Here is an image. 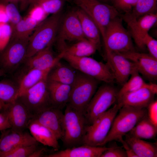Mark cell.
<instances>
[{
  "mask_svg": "<svg viewBox=\"0 0 157 157\" xmlns=\"http://www.w3.org/2000/svg\"><path fill=\"white\" fill-rule=\"evenodd\" d=\"M61 18L60 12L52 15L37 26L29 37L26 59L51 46L56 38Z\"/></svg>",
  "mask_w": 157,
  "mask_h": 157,
  "instance_id": "6da1fadb",
  "label": "cell"
},
{
  "mask_svg": "<svg viewBox=\"0 0 157 157\" xmlns=\"http://www.w3.org/2000/svg\"><path fill=\"white\" fill-rule=\"evenodd\" d=\"M89 125L84 114L67 104L64 113L61 139L64 145L67 148L83 145Z\"/></svg>",
  "mask_w": 157,
  "mask_h": 157,
  "instance_id": "7a4b0ae2",
  "label": "cell"
},
{
  "mask_svg": "<svg viewBox=\"0 0 157 157\" xmlns=\"http://www.w3.org/2000/svg\"><path fill=\"white\" fill-rule=\"evenodd\" d=\"M118 112L104 142L103 146L112 141H118L147 115L146 108H138L127 106H122Z\"/></svg>",
  "mask_w": 157,
  "mask_h": 157,
  "instance_id": "3957f363",
  "label": "cell"
},
{
  "mask_svg": "<svg viewBox=\"0 0 157 157\" xmlns=\"http://www.w3.org/2000/svg\"><path fill=\"white\" fill-rule=\"evenodd\" d=\"M72 0L94 22L102 38L110 24L115 19L121 16L114 6L97 0Z\"/></svg>",
  "mask_w": 157,
  "mask_h": 157,
  "instance_id": "277c9868",
  "label": "cell"
},
{
  "mask_svg": "<svg viewBox=\"0 0 157 157\" xmlns=\"http://www.w3.org/2000/svg\"><path fill=\"white\" fill-rule=\"evenodd\" d=\"M99 81L78 71L67 104L84 114L97 90Z\"/></svg>",
  "mask_w": 157,
  "mask_h": 157,
  "instance_id": "5b68a950",
  "label": "cell"
},
{
  "mask_svg": "<svg viewBox=\"0 0 157 157\" xmlns=\"http://www.w3.org/2000/svg\"><path fill=\"white\" fill-rule=\"evenodd\" d=\"M121 16L112 21L107 27L103 40L105 52L122 53L135 51L132 37L122 24Z\"/></svg>",
  "mask_w": 157,
  "mask_h": 157,
  "instance_id": "8992f818",
  "label": "cell"
},
{
  "mask_svg": "<svg viewBox=\"0 0 157 157\" xmlns=\"http://www.w3.org/2000/svg\"><path fill=\"white\" fill-rule=\"evenodd\" d=\"M62 58L78 71L97 81L112 84L115 81L113 76L106 63L88 57H77L65 53Z\"/></svg>",
  "mask_w": 157,
  "mask_h": 157,
  "instance_id": "52a82bcc",
  "label": "cell"
},
{
  "mask_svg": "<svg viewBox=\"0 0 157 157\" xmlns=\"http://www.w3.org/2000/svg\"><path fill=\"white\" fill-rule=\"evenodd\" d=\"M112 84L106 83L100 86L88 104L85 115L89 125L117 101L119 90Z\"/></svg>",
  "mask_w": 157,
  "mask_h": 157,
  "instance_id": "ba28073f",
  "label": "cell"
},
{
  "mask_svg": "<svg viewBox=\"0 0 157 157\" xmlns=\"http://www.w3.org/2000/svg\"><path fill=\"white\" fill-rule=\"evenodd\" d=\"M121 108L117 104L89 125L85 136L83 144L102 146L110 129L113 121Z\"/></svg>",
  "mask_w": 157,
  "mask_h": 157,
  "instance_id": "9c48e42d",
  "label": "cell"
},
{
  "mask_svg": "<svg viewBox=\"0 0 157 157\" xmlns=\"http://www.w3.org/2000/svg\"><path fill=\"white\" fill-rule=\"evenodd\" d=\"M17 98L33 116L52 105L47 86V78L31 87Z\"/></svg>",
  "mask_w": 157,
  "mask_h": 157,
  "instance_id": "30bf717a",
  "label": "cell"
},
{
  "mask_svg": "<svg viewBox=\"0 0 157 157\" xmlns=\"http://www.w3.org/2000/svg\"><path fill=\"white\" fill-rule=\"evenodd\" d=\"M29 38H10L7 45L0 52V65L3 69L12 71L23 63L26 59Z\"/></svg>",
  "mask_w": 157,
  "mask_h": 157,
  "instance_id": "8fae6325",
  "label": "cell"
},
{
  "mask_svg": "<svg viewBox=\"0 0 157 157\" xmlns=\"http://www.w3.org/2000/svg\"><path fill=\"white\" fill-rule=\"evenodd\" d=\"M57 34V46L60 52L67 45V42L86 39L76 10L69 12L65 15L61 22Z\"/></svg>",
  "mask_w": 157,
  "mask_h": 157,
  "instance_id": "7c38bea8",
  "label": "cell"
},
{
  "mask_svg": "<svg viewBox=\"0 0 157 157\" xmlns=\"http://www.w3.org/2000/svg\"><path fill=\"white\" fill-rule=\"evenodd\" d=\"M105 57L115 81L120 85H122L132 74L138 71L133 62L118 53L105 52Z\"/></svg>",
  "mask_w": 157,
  "mask_h": 157,
  "instance_id": "4fadbf2b",
  "label": "cell"
},
{
  "mask_svg": "<svg viewBox=\"0 0 157 157\" xmlns=\"http://www.w3.org/2000/svg\"><path fill=\"white\" fill-rule=\"evenodd\" d=\"M1 110L7 116L10 129L15 131H24L33 118L26 106L18 98L5 104Z\"/></svg>",
  "mask_w": 157,
  "mask_h": 157,
  "instance_id": "5bb4252c",
  "label": "cell"
},
{
  "mask_svg": "<svg viewBox=\"0 0 157 157\" xmlns=\"http://www.w3.org/2000/svg\"><path fill=\"white\" fill-rule=\"evenodd\" d=\"M122 19L127 24L129 31L137 46L141 50L145 49L142 39L156 23L157 13L147 14L137 18Z\"/></svg>",
  "mask_w": 157,
  "mask_h": 157,
  "instance_id": "9a60e30c",
  "label": "cell"
},
{
  "mask_svg": "<svg viewBox=\"0 0 157 157\" xmlns=\"http://www.w3.org/2000/svg\"><path fill=\"white\" fill-rule=\"evenodd\" d=\"M61 109L51 106L33 116V119L51 130L58 140L63 135L64 113Z\"/></svg>",
  "mask_w": 157,
  "mask_h": 157,
  "instance_id": "2e32d148",
  "label": "cell"
},
{
  "mask_svg": "<svg viewBox=\"0 0 157 157\" xmlns=\"http://www.w3.org/2000/svg\"><path fill=\"white\" fill-rule=\"evenodd\" d=\"M128 59L135 65L138 72L151 81L157 78V59L149 54L135 51L118 53Z\"/></svg>",
  "mask_w": 157,
  "mask_h": 157,
  "instance_id": "e0dca14e",
  "label": "cell"
},
{
  "mask_svg": "<svg viewBox=\"0 0 157 157\" xmlns=\"http://www.w3.org/2000/svg\"><path fill=\"white\" fill-rule=\"evenodd\" d=\"M51 46L37 52L32 56L26 58L25 63L24 74L33 69H44L52 67L62 58L64 51L60 52L55 56L51 49Z\"/></svg>",
  "mask_w": 157,
  "mask_h": 157,
  "instance_id": "ac0fdd59",
  "label": "cell"
},
{
  "mask_svg": "<svg viewBox=\"0 0 157 157\" xmlns=\"http://www.w3.org/2000/svg\"><path fill=\"white\" fill-rule=\"evenodd\" d=\"M9 130L1 138V153L8 152L23 146L38 144L31 134L24 131H15L11 129Z\"/></svg>",
  "mask_w": 157,
  "mask_h": 157,
  "instance_id": "d6986e66",
  "label": "cell"
},
{
  "mask_svg": "<svg viewBox=\"0 0 157 157\" xmlns=\"http://www.w3.org/2000/svg\"><path fill=\"white\" fill-rule=\"evenodd\" d=\"M155 94L147 88H142L118 97L117 103L121 107L127 106L138 108H146L154 100Z\"/></svg>",
  "mask_w": 157,
  "mask_h": 157,
  "instance_id": "ffe728a7",
  "label": "cell"
},
{
  "mask_svg": "<svg viewBox=\"0 0 157 157\" xmlns=\"http://www.w3.org/2000/svg\"><path fill=\"white\" fill-rule=\"evenodd\" d=\"M109 147L93 146L83 144L67 148L52 154L45 157H100Z\"/></svg>",
  "mask_w": 157,
  "mask_h": 157,
  "instance_id": "44dd1931",
  "label": "cell"
},
{
  "mask_svg": "<svg viewBox=\"0 0 157 157\" xmlns=\"http://www.w3.org/2000/svg\"><path fill=\"white\" fill-rule=\"evenodd\" d=\"M27 128L38 142L51 147L55 151H58L60 148L58 140L48 128L33 119L29 123Z\"/></svg>",
  "mask_w": 157,
  "mask_h": 157,
  "instance_id": "7402d4cb",
  "label": "cell"
},
{
  "mask_svg": "<svg viewBox=\"0 0 157 157\" xmlns=\"http://www.w3.org/2000/svg\"><path fill=\"white\" fill-rule=\"evenodd\" d=\"M47 88L53 106L62 109L68 104L71 86L47 80Z\"/></svg>",
  "mask_w": 157,
  "mask_h": 157,
  "instance_id": "603a6c76",
  "label": "cell"
},
{
  "mask_svg": "<svg viewBox=\"0 0 157 157\" xmlns=\"http://www.w3.org/2000/svg\"><path fill=\"white\" fill-rule=\"evenodd\" d=\"M80 21L84 36L87 40L99 49L101 45V33L94 22L82 10H76Z\"/></svg>",
  "mask_w": 157,
  "mask_h": 157,
  "instance_id": "cb8c5ba5",
  "label": "cell"
},
{
  "mask_svg": "<svg viewBox=\"0 0 157 157\" xmlns=\"http://www.w3.org/2000/svg\"><path fill=\"white\" fill-rule=\"evenodd\" d=\"M74 69L71 66L69 67L61 63L60 60L49 71L47 80L71 86L76 76V72H74Z\"/></svg>",
  "mask_w": 157,
  "mask_h": 157,
  "instance_id": "d4e9b609",
  "label": "cell"
},
{
  "mask_svg": "<svg viewBox=\"0 0 157 157\" xmlns=\"http://www.w3.org/2000/svg\"><path fill=\"white\" fill-rule=\"evenodd\" d=\"M125 140L133 149L138 157H157V144L137 138L127 133Z\"/></svg>",
  "mask_w": 157,
  "mask_h": 157,
  "instance_id": "484cf974",
  "label": "cell"
},
{
  "mask_svg": "<svg viewBox=\"0 0 157 157\" xmlns=\"http://www.w3.org/2000/svg\"><path fill=\"white\" fill-rule=\"evenodd\" d=\"M52 67L44 69H33L24 74L18 83L19 91L17 97L40 81L47 78Z\"/></svg>",
  "mask_w": 157,
  "mask_h": 157,
  "instance_id": "4316f807",
  "label": "cell"
},
{
  "mask_svg": "<svg viewBox=\"0 0 157 157\" xmlns=\"http://www.w3.org/2000/svg\"><path fill=\"white\" fill-rule=\"evenodd\" d=\"M157 133V126L150 121L147 114L137 123L128 134L137 138L147 139L154 138Z\"/></svg>",
  "mask_w": 157,
  "mask_h": 157,
  "instance_id": "83f0119b",
  "label": "cell"
},
{
  "mask_svg": "<svg viewBox=\"0 0 157 157\" xmlns=\"http://www.w3.org/2000/svg\"><path fill=\"white\" fill-rule=\"evenodd\" d=\"M97 49L95 45L85 39L66 45L61 51H64L65 53L74 56L84 57L93 54Z\"/></svg>",
  "mask_w": 157,
  "mask_h": 157,
  "instance_id": "f1b7e54d",
  "label": "cell"
},
{
  "mask_svg": "<svg viewBox=\"0 0 157 157\" xmlns=\"http://www.w3.org/2000/svg\"><path fill=\"white\" fill-rule=\"evenodd\" d=\"M157 0H138L130 12L121 15L123 19L138 18L144 15L157 13Z\"/></svg>",
  "mask_w": 157,
  "mask_h": 157,
  "instance_id": "f546056e",
  "label": "cell"
},
{
  "mask_svg": "<svg viewBox=\"0 0 157 157\" xmlns=\"http://www.w3.org/2000/svg\"><path fill=\"white\" fill-rule=\"evenodd\" d=\"M38 22L29 15L22 19L12 29L10 38L25 39L29 38L36 28Z\"/></svg>",
  "mask_w": 157,
  "mask_h": 157,
  "instance_id": "4dcf8cb0",
  "label": "cell"
},
{
  "mask_svg": "<svg viewBox=\"0 0 157 157\" xmlns=\"http://www.w3.org/2000/svg\"><path fill=\"white\" fill-rule=\"evenodd\" d=\"M138 71H136L131 75V77L122 85L119 90L118 97L126 93L134 91L140 89L145 88L151 90L152 86L151 82L146 83L140 75Z\"/></svg>",
  "mask_w": 157,
  "mask_h": 157,
  "instance_id": "1f68e13d",
  "label": "cell"
},
{
  "mask_svg": "<svg viewBox=\"0 0 157 157\" xmlns=\"http://www.w3.org/2000/svg\"><path fill=\"white\" fill-rule=\"evenodd\" d=\"M18 83L9 80L0 82V101L5 104L11 102L17 97Z\"/></svg>",
  "mask_w": 157,
  "mask_h": 157,
  "instance_id": "d6a6232c",
  "label": "cell"
},
{
  "mask_svg": "<svg viewBox=\"0 0 157 157\" xmlns=\"http://www.w3.org/2000/svg\"><path fill=\"white\" fill-rule=\"evenodd\" d=\"M38 147V144L19 147L8 152L0 153V157H29Z\"/></svg>",
  "mask_w": 157,
  "mask_h": 157,
  "instance_id": "836d02e7",
  "label": "cell"
},
{
  "mask_svg": "<svg viewBox=\"0 0 157 157\" xmlns=\"http://www.w3.org/2000/svg\"><path fill=\"white\" fill-rule=\"evenodd\" d=\"M65 0H48L36 4L39 5L44 13L55 14L60 12Z\"/></svg>",
  "mask_w": 157,
  "mask_h": 157,
  "instance_id": "e575fe53",
  "label": "cell"
},
{
  "mask_svg": "<svg viewBox=\"0 0 157 157\" xmlns=\"http://www.w3.org/2000/svg\"><path fill=\"white\" fill-rule=\"evenodd\" d=\"M5 7L12 29L22 19L17 9L14 4L9 3L5 6Z\"/></svg>",
  "mask_w": 157,
  "mask_h": 157,
  "instance_id": "d590c367",
  "label": "cell"
},
{
  "mask_svg": "<svg viewBox=\"0 0 157 157\" xmlns=\"http://www.w3.org/2000/svg\"><path fill=\"white\" fill-rule=\"evenodd\" d=\"M12 29L10 25L0 23V52L9 42L11 35Z\"/></svg>",
  "mask_w": 157,
  "mask_h": 157,
  "instance_id": "8d00e7d4",
  "label": "cell"
},
{
  "mask_svg": "<svg viewBox=\"0 0 157 157\" xmlns=\"http://www.w3.org/2000/svg\"><path fill=\"white\" fill-rule=\"evenodd\" d=\"M138 0H113L112 4L119 12H131Z\"/></svg>",
  "mask_w": 157,
  "mask_h": 157,
  "instance_id": "74e56055",
  "label": "cell"
},
{
  "mask_svg": "<svg viewBox=\"0 0 157 157\" xmlns=\"http://www.w3.org/2000/svg\"><path fill=\"white\" fill-rule=\"evenodd\" d=\"M142 42L144 47L147 48L149 54L157 59V41L149 33H147L143 38Z\"/></svg>",
  "mask_w": 157,
  "mask_h": 157,
  "instance_id": "f35d334b",
  "label": "cell"
},
{
  "mask_svg": "<svg viewBox=\"0 0 157 157\" xmlns=\"http://www.w3.org/2000/svg\"><path fill=\"white\" fill-rule=\"evenodd\" d=\"M100 157H127L124 149L120 147H109Z\"/></svg>",
  "mask_w": 157,
  "mask_h": 157,
  "instance_id": "ab89813d",
  "label": "cell"
},
{
  "mask_svg": "<svg viewBox=\"0 0 157 157\" xmlns=\"http://www.w3.org/2000/svg\"><path fill=\"white\" fill-rule=\"evenodd\" d=\"M147 114L150 121L157 126V101L154 100L147 107Z\"/></svg>",
  "mask_w": 157,
  "mask_h": 157,
  "instance_id": "60d3db41",
  "label": "cell"
},
{
  "mask_svg": "<svg viewBox=\"0 0 157 157\" xmlns=\"http://www.w3.org/2000/svg\"><path fill=\"white\" fill-rule=\"evenodd\" d=\"M0 112V131H3L11 128V126L7 115L3 111Z\"/></svg>",
  "mask_w": 157,
  "mask_h": 157,
  "instance_id": "b9f144b4",
  "label": "cell"
},
{
  "mask_svg": "<svg viewBox=\"0 0 157 157\" xmlns=\"http://www.w3.org/2000/svg\"><path fill=\"white\" fill-rule=\"evenodd\" d=\"M122 144L126 154L127 157H138L133 149L123 138L120 139L118 141Z\"/></svg>",
  "mask_w": 157,
  "mask_h": 157,
  "instance_id": "7bdbcfd3",
  "label": "cell"
},
{
  "mask_svg": "<svg viewBox=\"0 0 157 157\" xmlns=\"http://www.w3.org/2000/svg\"><path fill=\"white\" fill-rule=\"evenodd\" d=\"M9 21L7 15L5 6L0 4V23H5Z\"/></svg>",
  "mask_w": 157,
  "mask_h": 157,
  "instance_id": "ee69618b",
  "label": "cell"
},
{
  "mask_svg": "<svg viewBox=\"0 0 157 157\" xmlns=\"http://www.w3.org/2000/svg\"><path fill=\"white\" fill-rule=\"evenodd\" d=\"M46 149L45 147H38L29 156V157H45L47 155Z\"/></svg>",
  "mask_w": 157,
  "mask_h": 157,
  "instance_id": "f6af8a7d",
  "label": "cell"
},
{
  "mask_svg": "<svg viewBox=\"0 0 157 157\" xmlns=\"http://www.w3.org/2000/svg\"><path fill=\"white\" fill-rule=\"evenodd\" d=\"M31 0H21V9H23L26 8L28 4L30 3Z\"/></svg>",
  "mask_w": 157,
  "mask_h": 157,
  "instance_id": "bcb514c9",
  "label": "cell"
},
{
  "mask_svg": "<svg viewBox=\"0 0 157 157\" xmlns=\"http://www.w3.org/2000/svg\"><path fill=\"white\" fill-rule=\"evenodd\" d=\"M48 0H31L30 3H32L34 5L37 4L41 2ZM66 1L70 2L71 0H65Z\"/></svg>",
  "mask_w": 157,
  "mask_h": 157,
  "instance_id": "7dc6e473",
  "label": "cell"
},
{
  "mask_svg": "<svg viewBox=\"0 0 157 157\" xmlns=\"http://www.w3.org/2000/svg\"><path fill=\"white\" fill-rule=\"evenodd\" d=\"M98 1H99L100 2L110 4V3H112V2L113 1V0H97Z\"/></svg>",
  "mask_w": 157,
  "mask_h": 157,
  "instance_id": "c3c4849f",
  "label": "cell"
},
{
  "mask_svg": "<svg viewBox=\"0 0 157 157\" xmlns=\"http://www.w3.org/2000/svg\"><path fill=\"white\" fill-rule=\"evenodd\" d=\"M5 104L4 103L0 101V112L3 108Z\"/></svg>",
  "mask_w": 157,
  "mask_h": 157,
  "instance_id": "681fc988",
  "label": "cell"
},
{
  "mask_svg": "<svg viewBox=\"0 0 157 157\" xmlns=\"http://www.w3.org/2000/svg\"><path fill=\"white\" fill-rule=\"evenodd\" d=\"M1 74H2L1 72V70H0V76H1Z\"/></svg>",
  "mask_w": 157,
  "mask_h": 157,
  "instance_id": "f907efd6",
  "label": "cell"
},
{
  "mask_svg": "<svg viewBox=\"0 0 157 157\" xmlns=\"http://www.w3.org/2000/svg\"><path fill=\"white\" fill-rule=\"evenodd\" d=\"M0 140H1V138H0Z\"/></svg>",
  "mask_w": 157,
  "mask_h": 157,
  "instance_id": "816d5d0a",
  "label": "cell"
}]
</instances>
